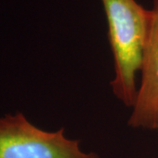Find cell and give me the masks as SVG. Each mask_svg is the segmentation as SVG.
<instances>
[{
    "mask_svg": "<svg viewBox=\"0 0 158 158\" xmlns=\"http://www.w3.org/2000/svg\"><path fill=\"white\" fill-rule=\"evenodd\" d=\"M108 24V38L114 62L111 82L115 97L133 107L137 95L136 75L141 69L147 40L149 10L135 0H101Z\"/></svg>",
    "mask_w": 158,
    "mask_h": 158,
    "instance_id": "obj_1",
    "label": "cell"
},
{
    "mask_svg": "<svg viewBox=\"0 0 158 158\" xmlns=\"http://www.w3.org/2000/svg\"><path fill=\"white\" fill-rule=\"evenodd\" d=\"M0 158H99L85 152L80 141L69 139L65 129L49 132L31 123L22 113L0 117Z\"/></svg>",
    "mask_w": 158,
    "mask_h": 158,
    "instance_id": "obj_2",
    "label": "cell"
},
{
    "mask_svg": "<svg viewBox=\"0 0 158 158\" xmlns=\"http://www.w3.org/2000/svg\"><path fill=\"white\" fill-rule=\"evenodd\" d=\"M141 82L137 90L128 126L158 131V0L149 10V24L141 69Z\"/></svg>",
    "mask_w": 158,
    "mask_h": 158,
    "instance_id": "obj_3",
    "label": "cell"
}]
</instances>
